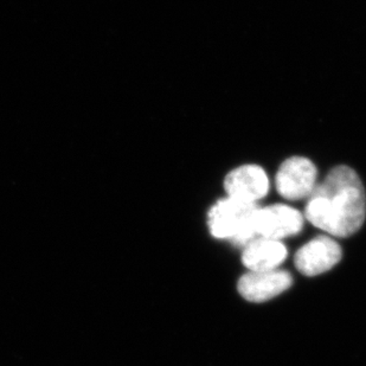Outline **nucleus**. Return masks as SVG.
Returning <instances> with one entry per match:
<instances>
[{
  "mask_svg": "<svg viewBox=\"0 0 366 366\" xmlns=\"http://www.w3.org/2000/svg\"><path fill=\"white\" fill-rule=\"evenodd\" d=\"M305 216L335 237L360 230L366 216V194L360 176L349 166H337L308 197Z\"/></svg>",
  "mask_w": 366,
  "mask_h": 366,
  "instance_id": "nucleus-1",
  "label": "nucleus"
},
{
  "mask_svg": "<svg viewBox=\"0 0 366 366\" xmlns=\"http://www.w3.org/2000/svg\"><path fill=\"white\" fill-rule=\"evenodd\" d=\"M259 205L224 198L211 207L207 225L214 239H229L236 245H245L257 237L256 216Z\"/></svg>",
  "mask_w": 366,
  "mask_h": 366,
  "instance_id": "nucleus-2",
  "label": "nucleus"
},
{
  "mask_svg": "<svg viewBox=\"0 0 366 366\" xmlns=\"http://www.w3.org/2000/svg\"><path fill=\"white\" fill-rule=\"evenodd\" d=\"M318 171L311 160L302 157L287 159L277 171V190L288 201H301L311 196L317 187Z\"/></svg>",
  "mask_w": 366,
  "mask_h": 366,
  "instance_id": "nucleus-3",
  "label": "nucleus"
},
{
  "mask_svg": "<svg viewBox=\"0 0 366 366\" xmlns=\"http://www.w3.org/2000/svg\"><path fill=\"white\" fill-rule=\"evenodd\" d=\"M342 248L330 236H318L295 254L297 269L306 277H315L332 269L342 259Z\"/></svg>",
  "mask_w": 366,
  "mask_h": 366,
  "instance_id": "nucleus-4",
  "label": "nucleus"
},
{
  "mask_svg": "<svg viewBox=\"0 0 366 366\" xmlns=\"http://www.w3.org/2000/svg\"><path fill=\"white\" fill-rule=\"evenodd\" d=\"M304 217L293 207L275 204L267 207H259L256 216L257 237L281 239L297 235L302 230Z\"/></svg>",
  "mask_w": 366,
  "mask_h": 366,
  "instance_id": "nucleus-5",
  "label": "nucleus"
},
{
  "mask_svg": "<svg viewBox=\"0 0 366 366\" xmlns=\"http://www.w3.org/2000/svg\"><path fill=\"white\" fill-rule=\"evenodd\" d=\"M292 284L290 274L277 268L244 274L239 280L237 290L245 300L264 302L284 293Z\"/></svg>",
  "mask_w": 366,
  "mask_h": 366,
  "instance_id": "nucleus-6",
  "label": "nucleus"
},
{
  "mask_svg": "<svg viewBox=\"0 0 366 366\" xmlns=\"http://www.w3.org/2000/svg\"><path fill=\"white\" fill-rule=\"evenodd\" d=\"M224 187L228 197L256 203L268 194L269 180L262 167L243 165L225 177Z\"/></svg>",
  "mask_w": 366,
  "mask_h": 366,
  "instance_id": "nucleus-7",
  "label": "nucleus"
},
{
  "mask_svg": "<svg viewBox=\"0 0 366 366\" xmlns=\"http://www.w3.org/2000/svg\"><path fill=\"white\" fill-rule=\"evenodd\" d=\"M287 257L284 243L277 239L256 237L245 245L242 262L249 272L277 269Z\"/></svg>",
  "mask_w": 366,
  "mask_h": 366,
  "instance_id": "nucleus-8",
  "label": "nucleus"
}]
</instances>
